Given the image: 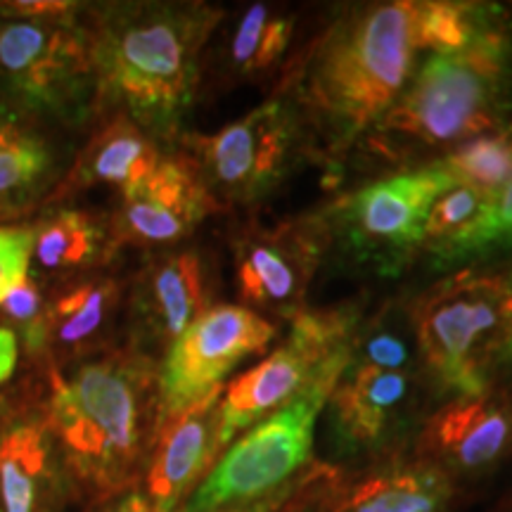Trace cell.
Wrapping results in <instances>:
<instances>
[{
    "instance_id": "obj_1",
    "label": "cell",
    "mask_w": 512,
    "mask_h": 512,
    "mask_svg": "<svg viewBox=\"0 0 512 512\" xmlns=\"http://www.w3.org/2000/svg\"><path fill=\"white\" fill-rule=\"evenodd\" d=\"M69 477L105 503L138 482L159 427V373L143 351H107L50 375L46 422Z\"/></svg>"
},
{
    "instance_id": "obj_2",
    "label": "cell",
    "mask_w": 512,
    "mask_h": 512,
    "mask_svg": "<svg viewBox=\"0 0 512 512\" xmlns=\"http://www.w3.org/2000/svg\"><path fill=\"white\" fill-rule=\"evenodd\" d=\"M413 3L342 12L292 67V102L332 152L366 138L413 74Z\"/></svg>"
},
{
    "instance_id": "obj_3",
    "label": "cell",
    "mask_w": 512,
    "mask_h": 512,
    "mask_svg": "<svg viewBox=\"0 0 512 512\" xmlns=\"http://www.w3.org/2000/svg\"><path fill=\"white\" fill-rule=\"evenodd\" d=\"M505 128H512V5L489 3L463 50L413 67L366 143L382 159L415 162Z\"/></svg>"
},
{
    "instance_id": "obj_4",
    "label": "cell",
    "mask_w": 512,
    "mask_h": 512,
    "mask_svg": "<svg viewBox=\"0 0 512 512\" xmlns=\"http://www.w3.org/2000/svg\"><path fill=\"white\" fill-rule=\"evenodd\" d=\"M223 10L204 3L112 5L88 31L102 102L150 136H169L195 100L202 53Z\"/></svg>"
},
{
    "instance_id": "obj_5",
    "label": "cell",
    "mask_w": 512,
    "mask_h": 512,
    "mask_svg": "<svg viewBox=\"0 0 512 512\" xmlns=\"http://www.w3.org/2000/svg\"><path fill=\"white\" fill-rule=\"evenodd\" d=\"M425 377L448 401L512 384V264L465 266L408 304Z\"/></svg>"
},
{
    "instance_id": "obj_6",
    "label": "cell",
    "mask_w": 512,
    "mask_h": 512,
    "mask_svg": "<svg viewBox=\"0 0 512 512\" xmlns=\"http://www.w3.org/2000/svg\"><path fill=\"white\" fill-rule=\"evenodd\" d=\"M351 342L311 389L233 441L181 512H216L247 505L297 482L313 456L316 427L332 389L349 366Z\"/></svg>"
},
{
    "instance_id": "obj_7",
    "label": "cell",
    "mask_w": 512,
    "mask_h": 512,
    "mask_svg": "<svg viewBox=\"0 0 512 512\" xmlns=\"http://www.w3.org/2000/svg\"><path fill=\"white\" fill-rule=\"evenodd\" d=\"M306 143L302 112L278 95L216 133L188 138V162L219 207L252 204L285 183Z\"/></svg>"
},
{
    "instance_id": "obj_8",
    "label": "cell",
    "mask_w": 512,
    "mask_h": 512,
    "mask_svg": "<svg viewBox=\"0 0 512 512\" xmlns=\"http://www.w3.org/2000/svg\"><path fill=\"white\" fill-rule=\"evenodd\" d=\"M453 185L458 183L439 162L413 166L339 197L323 221L330 240L337 238L358 259L399 266L420 252L432 204Z\"/></svg>"
},
{
    "instance_id": "obj_9",
    "label": "cell",
    "mask_w": 512,
    "mask_h": 512,
    "mask_svg": "<svg viewBox=\"0 0 512 512\" xmlns=\"http://www.w3.org/2000/svg\"><path fill=\"white\" fill-rule=\"evenodd\" d=\"M290 325V335L280 347L223 387L219 413L226 448L235 434L311 389L358 328L356 316L349 311H302Z\"/></svg>"
},
{
    "instance_id": "obj_10",
    "label": "cell",
    "mask_w": 512,
    "mask_h": 512,
    "mask_svg": "<svg viewBox=\"0 0 512 512\" xmlns=\"http://www.w3.org/2000/svg\"><path fill=\"white\" fill-rule=\"evenodd\" d=\"M278 325L240 304L211 306L166 351L159 370V422L223 392V380L264 354Z\"/></svg>"
},
{
    "instance_id": "obj_11",
    "label": "cell",
    "mask_w": 512,
    "mask_h": 512,
    "mask_svg": "<svg viewBox=\"0 0 512 512\" xmlns=\"http://www.w3.org/2000/svg\"><path fill=\"white\" fill-rule=\"evenodd\" d=\"M330 247L323 216L261 223L249 221L233 238V271L240 306L259 316L294 318Z\"/></svg>"
},
{
    "instance_id": "obj_12",
    "label": "cell",
    "mask_w": 512,
    "mask_h": 512,
    "mask_svg": "<svg viewBox=\"0 0 512 512\" xmlns=\"http://www.w3.org/2000/svg\"><path fill=\"white\" fill-rule=\"evenodd\" d=\"M0 76L24 105L67 112L93 86L88 31L67 17L10 22L0 29Z\"/></svg>"
},
{
    "instance_id": "obj_13",
    "label": "cell",
    "mask_w": 512,
    "mask_h": 512,
    "mask_svg": "<svg viewBox=\"0 0 512 512\" xmlns=\"http://www.w3.org/2000/svg\"><path fill=\"white\" fill-rule=\"evenodd\" d=\"M512 453V384L475 399L446 401L422 425L418 460L453 482L482 479Z\"/></svg>"
},
{
    "instance_id": "obj_14",
    "label": "cell",
    "mask_w": 512,
    "mask_h": 512,
    "mask_svg": "<svg viewBox=\"0 0 512 512\" xmlns=\"http://www.w3.org/2000/svg\"><path fill=\"white\" fill-rule=\"evenodd\" d=\"M422 368L387 370L347 366L332 389L330 425L349 451H384L415 418L422 394Z\"/></svg>"
},
{
    "instance_id": "obj_15",
    "label": "cell",
    "mask_w": 512,
    "mask_h": 512,
    "mask_svg": "<svg viewBox=\"0 0 512 512\" xmlns=\"http://www.w3.org/2000/svg\"><path fill=\"white\" fill-rule=\"evenodd\" d=\"M219 209L188 159H162L143 183L121 195L117 240L162 247L188 238Z\"/></svg>"
},
{
    "instance_id": "obj_16",
    "label": "cell",
    "mask_w": 512,
    "mask_h": 512,
    "mask_svg": "<svg viewBox=\"0 0 512 512\" xmlns=\"http://www.w3.org/2000/svg\"><path fill=\"white\" fill-rule=\"evenodd\" d=\"M219 401L221 394H214L159 422L145 470V496L159 512H181L195 486L221 458L226 444L221 439Z\"/></svg>"
},
{
    "instance_id": "obj_17",
    "label": "cell",
    "mask_w": 512,
    "mask_h": 512,
    "mask_svg": "<svg viewBox=\"0 0 512 512\" xmlns=\"http://www.w3.org/2000/svg\"><path fill=\"white\" fill-rule=\"evenodd\" d=\"M211 309L209 275L195 249L164 252L147 261L133 292L140 337L169 351L171 344Z\"/></svg>"
},
{
    "instance_id": "obj_18",
    "label": "cell",
    "mask_w": 512,
    "mask_h": 512,
    "mask_svg": "<svg viewBox=\"0 0 512 512\" xmlns=\"http://www.w3.org/2000/svg\"><path fill=\"white\" fill-rule=\"evenodd\" d=\"M46 425L0 427V512H60L64 470Z\"/></svg>"
},
{
    "instance_id": "obj_19",
    "label": "cell",
    "mask_w": 512,
    "mask_h": 512,
    "mask_svg": "<svg viewBox=\"0 0 512 512\" xmlns=\"http://www.w3.org/2000/svg\"><path fill=\"white\" fill-rule=\"evenodd\" d=\"M456 482L425 460L384 465L347 486L332 484L320 512H451Z\"/></svg>"
},
{
    "instance_id": "obj_20",
    "label": "cell",
    "mask_w": 512,
    "mask_h": 512,
    "mask_svg": "<svg viewBox=\"0 0 512 512\" xmlns=\"http://www.w3.org/2000/svg\"><path fill=\"white\" fill-rule=\"evenodd\" d=\"M159 162L162 157L150 133L117 114L110 124L95 133L86 150L81 152L69 185L72 188L110 185L126 195L128 190L143 183Z\"/></svg>"
},
{
    "instance_id": "obj_21",
    "label": "cell",
    "mask_w": 512,
    "mask_h": 512,
    "mask_svg": "<svg viewBox=\"0 0 512 512\" xmlns=\"http://www.w3.org/2000/svg\"><path fill=\"white\" fill-rule=\"evenodd\" d=\"M294 15L268 3H252L226 34L221 67L233 81H266L275 72H290Z\"/></svg>"
},
{
    "instance_id": "obj_22",
    "label": "cell",
    "mask_w": 512,
    "mask_h": 512,
    "mask_svg": "<svg viewBox=\"0 0 512 512\" xmlns=\"http://www.w3.org/2000/svg\"><path fill=\"white\" fill-rule=\"evenodd\" d=\"M121 287L114 278L98 275L69 285L46 306L48 347L81 351L105 335L117 311Z\"/></svg>"
},
{
    "instance_id": "obj_23",
    "label": "cell",
    "mask_w": 512,
    "mask_h": 512,
    "mask_svg": "<svg viewBox=\"0 0 512 512\" xmlns=\"http://www.w3.org/2000/svg\"><path fill=\"white\" fill-rule=\"evenodd\" d=\"M110 238L95 216L81 209L57 211L34 233L36 259L46 271H79L95 266Z\"/></svg>"
},
{
    "instance_id": "obj_24",
    "label": "cell",
    "mask_w": 512,
    "mask_h": 512,
    "mask_svg": "<svg viewBox=\"0 0 512 512\" xmlns=\"http://www.w3.org/2000/svg\"><path fill=\"white\" fill-rule=\"evenodd\" d=\"M489 3H456V0H425L413 3L415 50L448 55L463 50L482 27Z\"/></svg>"
},
{
    "instance_id": "obj_25",
    "label": "cell",
    "mask_w": 512,
    "mask_h": 512,
    "mask_svg": "<svg viewBox=\"0 0 512 512\" xmlns=\"http://www.w3.org/2000/svg\"><path fill=\"white\" fill-rule=\"evenodd\" d=\"M437 162L458 185L491 195L512 174V128L465 140Z\"/></svg>"
},
{
    "instance_id": "obj_26",
    "label": "cell",
    "mask_w": 512,
    "mask_h": 512,
    "mask_svg": "<svg viewBox=\"0 0 512 512\" xmlns=\"http://www.w3.org/2000/svg\"><path fill=\"white\" fill-rule=\"evenodd\" d=\"M512 264V174L491 192L482 219L472 233L441 261V266Z\"/></svg>"
},
{
    "instance_id": "obj_27",
    "label": "cell",
    "mask_w": 512,
    "mask_h": 512,
    "mask_svg": "<svg viewBox=\"0 0 512 512\" xmlns=\"http://www.w3.org/2000/svg\"><path fill=\"white\" fill-rule=\"evenodd\" d=\"M48 169V147L22 126L0 121V207L27 200Z\"/></svg>"
},
{
    "instance_id": "obj_28",
    "label": "cell",
    "mask_w": 512,
    "mask_h": 512,
    "mask_svg": "<svg viewBox=\"0 0 512 512\" xmlns=\"http://www.w3.org/2000/svg\"><path fill=\"white\" fill-rule=\"evenodd\" d=\"M486 202H489V195L467 188V185H453L451 190H446L432 204L420 252L432 256L434 264L441 266V261L472 233V228L482 219Z\"/></svg>"
},
{
    "instance_id": "obj_29",
    "label": "cell",
    "mask_w": 512,
    "mask_h": 512,
    "mask_svg": "<svg viewBox=\"0 0 512 512\" xmlns=\"http://www.w3.org/2000/svg\"><path fill=\"white\" fill-rule=\"evenodd\" d=\"M0 316L15 325V330L22 335L24 347L29 351H46L48 349V320L46 306H43L41 290L31 275H24L12 290L5 294L0 302Z\"/></svg>"
},
{
    "instance_id": "obj_30",
    "label": "cell",
    "mask_w": 512,
    "mask_h": 512,
    "mask_svg": "<svg viewBox=\"0 0 512 512\" xmlns=\"http://www.w3.org/2000/svg\"><path fill=\"white\" fill-rule=\"evenodd\" d=\"M34 233L27 228H0V302L27 275Z\"/></svg>"
},
{
    "instance_id": "obj_31",
    "label": "cell",
    "mask_w": 512,
    "mask_h": 512,
    "mask_svg": "<svg viewBox=\"0 0 512 512\" xmlns=\"http://www.w3.org/2000/svg\"><path fill=\"white\" fill-rule=\"evenodd\" d=\"M3 15L31 17V19H50V17H67L74 12L72 3H3L0 5Z\"/></svg>"
},
{
    "instance_id": "obj_32",
    "label": "cell",
    "mask_w": 512,
    "mask_h": 512,
    "mask_svg": "<svg viewBox=\"0 0 512 512\" xmlns=\"http://www.w3.org/2000/svg\"><path fill=\"white\" fill-rule=\"evenodd\" d=\"M95 512H159V510L152 505L150 498L140 494V491H126V494L100 503V508Z\"/></svg>"
},
{
    "instance_id": "obj_33",
    "label": "cell",
    "mask_w": 512,
    "mask_h": 512,
    "mask_svg": "<svg viewBox=\"0 0 512 512\" xmlns=\"http://www.w3.org/2000/svg\"><path fill=\"white\" fill-rule=\"evenodd\" d=\"M299 479L290 486H285V489L275 491V494L261 498V501H254V503H247V505H235V508H226V510H216V512H275L280 510L283 505L287 503V498L292 496V491L297 489Z\"/></svg>"
},
{
    "instance_id": "obj_34",
    "label": "cell",
    "mask_w": 512,
    "mask_h": 512,
    "mask_svg": "<svg viewBox=\"0 0 512 512\" xmlns=\"http://www.w3.org/2000/svg\"><path fill=\"white\" fill-rule=\"evenodd\" d=\"M17 337L10 328H0V382H5L8 377L15 373L17 366Z\"/></svg>"
},
{
    "instance_id": "obj_35",
    "label": "cell",
    "mask_w": 512,
    "mask_h": 512,
    "mask_svg": "<svg viewBox=\"0 0 512 512\" xmlns=\"http://www.w3.org/2000/svg\"><path fill=\"white\" fill-rule=\"evenodd\" d=\"M505 510L512 512V498H510V501H508V505H505Z\"/></svg>"
}]
</instances>
